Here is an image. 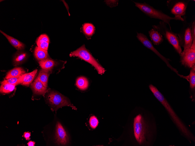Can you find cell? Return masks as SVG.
<instances>
[{
    "label": "cell",
    "mask_w": 195,
    "mask_h": 146,
    "mask_svg": "<svg viewBox=\"0 0 195 146\" xmlns=\"http://www.w3.org/2000/svg\"><path fill=\"white\" fill-rule=\"evenodd\" d=\"M150 89L155 97L165 107L173 122L182 133L189 139L194 142L193 134L180 120L162 94L155 86L152 84L149 86Z\"/></svg>",
    "instance_id": "1"
},
{
    "label": "cell",
    "mask_w": 195,
    "mask_h": 146,
    "mask_svg": "<svg viewBox=\"0 0 195 146\" xmlns=\"http://www.w3.org/2000/svg\"><path fill=\"white\" fill-rule=\"evenodd\" d=\"M133 2L136 7L149 17L161 20L168 24L170 30L171 27L170 22L171 20H181L182 22L184 20V17L179 16H175L174 17H170L161 10L154 8L145 2L140 3L134 1Z\"/></svg>",
    "instance_id": "2"
},
{
    "label": "cell",
    "mask_w": 195,
    "mask_h": 146,
    "mask_svg": "<svg viewBox=\"0 0 195 146\" xmlns=\"http://www.w3.org/2000/svg\"><path fill=\"white\" fill-rule=\"evenodd\" d=\"M167 25L166 23L161 21L158 24L153 25L152 27L164 37L180 55L182 51L177 34L168 29Z\"/></svg>",
    "instance_id": "3"
},
{
    "label": "cell",
    "mask_w": 195,
    "mask_h": 146,
    "mask_svg": "<svg viewBox=\"0 0 195 146\" xmlns=\"http://www.w3.org/2000/svg\"><path fill=\"white\" fill-rule=\"evenodd\" d=\"M69 55L70 57H78L90 64L94 67L100 74H103L105 71V69L86 48L84 45L76 50L72 52Z\"/></svg>",
    "instance_id": "4"
},
{
    "label": "cell",
    "mask_w": 195,
    "mask_h": 146,
    "mask_svg": "<svg viewBox=\"0 0 195 146\" xmlns=\"http://www.w3.org/2000/svg\"><path fill=\"white\" fill-rule=\"evenodd\" d=\"M184 20L182 21L183 26L177 35L179 38L181 46L185 50L189 48L192 44L193 38L191 32L192 22H188L185 16L184 17Z\"/></svg>",
    "instance_id": "5"
},
{
    "label": "cell",
    "mask_w": 195,
    "mask_h": 146,
    "mask_svg": "<svg viewBox=\"0 0 195 146\" xmlns=\"http://www.w3.org/2000/svg\"><path fill=\"white\" fill-rule=\"evenodd\" d=\"M47 99L55 110L64 106H69L73 109H77L66 97L58 92L54 91L51 92L47 96Z\"/></svg>",
    "instance_id": "6"
},
{
    "label": "cell",
    "mask_w": 195,
    "mask_h": 146,
    "mask_svg": "<svg viewBox=\"0 0 195 146\" xmlns=\"http://www.w3.org/2000/svg\"><path fill=\"white\" fill-rule=\"evenodd\" d=\"M133 128L136 139L140 144H142L145 140L146 128L145 122L141 115H137L134 118Z\"/></svg>",
    "instance_id": "7"
},
{
    "label": "cell",
    "mask_w": 195,
    "mask_h": 146,
    "mask_svg": "<svg viewBox=\"0 0 195 146\" xmlns=\"http://www.w3.org/2000/svg\"><path fill=\"white\" fill-rule=\"evenodd\" d=\"M189 1L186 0H168L167 1V5L172 14L175 16L181 17L185 15Z\"/></svg>",
    "instance_id": "8"
},
{
    "label": "cell",
    "mask_w": 195,
    "mask_h": 146,
    "mask_svg": "<svg viewBox=\"0 0 195 146\" xmlns=\"http://www.w3.org/2000/svg\"><path fill=\"white\" fill-rule=\"evenodd\" d=\"M180 62L182 65L189 68L195 65V41H193L191 46L182 51L180 54Z\"/></svg>",
    "instance_id": "9"
},
{
    "label": "cell",
    "mask_w": 195,
    "mask_h": 146,
    "mask_svg": "<svg viewBox=\"0 0 195 146\" xmlns=\"http://www.w3.org/2000/svg\"><path fill=\"white\" fill-rule=\"evenodd\" d=\"M136 37L138 39L143 45L152 51L155 54L159 56L166 64L167 66L170 68L172 70L175 72L178 75L181 77H183V76L179 74L178 71L175 68H173L170 64L169 59L164 57L153 46L152 42L149 40L147 36L144 34L141 33H137Z\"/></svg>",
    "instance_id": "10"
},
{
    "label": "cell",
    "mask_w": 195,
    "mask_h": 146,
    "mask_svg": "<svg viewBox=\"0 0 195 146\" xmlns=\"http://www.w3.org/2000/svg\"><path fill=\"white\" fill-rule=\"evenodd\" d=\"M55 139L56 143L59 145H66L69 142L67 133L61 124L58 122L56 126Z\"/></svg>",
    "instance_id": "11"
},
{
    "label": "cell",
    "mask_w": 195,
    "mask_h": 146,
    "mask_svg": "<svg viewBox=\"0 0 195 146\" xmlns=\"http://www.w3.org/2000/svg\"><path fill=\"white\" fill-rule=\"evenodd\" d=\"M31 86L34 93L37 94L43 95L46 91L47 88L37 78L31 84Z\"/></svg>",
    "instance_id": "12"
},
{
    "label": "cell",
    "mask_w": 195,
    "mask_h": 146,
    "mask_svg": "<svg viewBox=\"0 0 195 146\" xmlns=\"http://www.w3.org/2000/svg\"><path fill=\"white\" fill-rule=\"evenodd\" d=\"M37 71V70L36 69L31 72L23 74L21 77L20 84L29 86L34 80Z\"/></svg>",
    "instance_id": "13"
},
{
    "label": "cell",
    "mask_w": 195,
    "mask_h": 146,
    "mask_svg": "<svg viewBox=\"0 0 195 146\" xmlns=\"http://www.w3.org/2000/svg\"><path fill=\"white\" fill-rule=\"evenodd\" d=\"M149 34L151 41L154 45H159L163 41L162 35L155 29H151L149 31Z\"/></svg>",
    "instance_id": "14"
},
{
    "label": "cell",
    "mask_w": 195,
    "mask_h": 146,
    "mask_svg": "<svg viewBox=\"0 0 195 146\" xmlns=\"http://www.w3.org/2000/svg\"><path fill=\"white\" fill-rule=\"evenodd\" d=\"M0 32L6 38L10 43L17 50L20 51L25 48V45L23 43L15 38L8 35L1 30Z\"/></svg>",
    "instance_id": "15"
},
{
    "label": "cell",
    "mask_w": 195,
    "mask_h": 146,
    "mask_svg": "<svg viewBox=\"0 0 195 146\" xmlns=\"http://www.w3.org/2000/svg\"><path fill=\"white\" fill-rule=\"evenodd\" d=\"M39 63L42 69L49 71H51L56 64L55 61L48 58L40 61Z\"/></svg>",
    "instance_id": "16"
},
{
    "label": "cell",
    "mask_w": 195,
    "mask_h": 146,
    "mask_svg": "<svg viewBox=\"0 0 195 146\" xmlns=\"http://www.w3.org/2000/svg\"><path fill=\"white\" fill-rule=\"evenodd\" d=\"M25 73V71L21 67H15L7 73L5 79L19 76Z\"/></svg>",
    "instance_id": "17"
},
{
    "label": "cell",
    "mask_w": 195,
    "mask_h": 146,
    "mask_svg": "<svg viewBox=\"0 0 195 146\" xmlns=\"http://www.w3.org/2000/svg\"><path fill=\"white\" fill-rule=\"evenodd\" d=\"M34 55L36 58L39 61L46 59L48 57L47 50L42 49L38 46H36L35 48Z\"/></svg>",
    "instance_id": "18"
},
{
    "label": "cell",
    "mask_w": 195,
    "mask_h": 146,
    "mask_svg": "<svg viewBox=\"0 0 195 146\" xmlns=\"http://www.w3.org/2000/svg\"><path fill=\"white\" fill-rule=\"evenodd\" d=\"M27 57V54L25 52L19 51L17 52L13 59L14 65L16 66L22 63L26 60Z\"/></svg>",
    "instance_id": "19"
},
{
    "label": "cell",
    "mask_w": 195,
    "mask_h": 146,
    "mask_svg": "<svg viewBox=\"0 0 195 146\" xmlns=\"http://www.w3.org/2000/svg\"><path fill=\"white\" fill-rule=\"evenodd\" d=\"M49 71L42 69L40 71L37 77L46 88L47 86L48 77L50 73Z\"/></svg>",
    "instance_id": "20"
},
{
    "label": "cell",
    "mask_w": 195,
    "mask_h": 146,
    "mask_svg": "<svg viewBox=\"0 0 195 146\" xmlns=\"http://www.w3.org/2000/svg\"><path fill=\"white\" fill-rule=\"evenodd\" d=\"M84 33L88 37H91L94 34L95 28L93 24L90 23H84L82 27Z\"/></svg>",
    "instance_id": "21"
},
{
    "label": "cell",
    "mask_w": 195,
    "mask_h": 146,
    "mask_svg": "<svg viewBox=\"0 0 195 146\" xmlns=\"http://www.w3.org/2000/svg\"><path fill=\"white\" fill-rule=\"evenodd\" d=\"M76 85L80 90H84L88 87V81L86 78L83 76H81L77 79Z\"/></svg>",
    "instance_id": "22"
},
{
    "label": "cell",
    "mask_w": 195,
    "mask_h": 146,
    "mask_svg": "<svg viewBox=\"0 0 195 146\" xmlns=\"http://www.w3.org/2000/svg\"><path fill=\"white\" fill-rule=\"evenodd\" d=\"M16 85L6 82H1L0 87V93H8L12 92L15 89Z\"/></svg>",
    "instance_id": "23"
},
{
    "label": "cell",
    "mask_w": 195,
    "mask_h": 146,
    "mask_svg": "<svg viewBox=\"0 0 195 146\" xmlns=\"http://www.w3.org/2000/svg\"><path fill=\"white\" fill-rule=\"evenodd\" d=\"M188 81L190 88L193 89L195 87V65L191 68L190 73L188 76Z\"/></svg>",
    "instance_id": "24"
},
{
    "label": "cell",
    "mask_w": 195,
    "mask_h": 146,
    "mask_svg": "<svg viewBox=\"0 0 195 146\" xmlns=\"http://www.w3.org/2000/svg\"><path fill=\"white\" fill-rule=\"evenodd\" d=\"M22 75L17 77L10 78L7 79H4L2 82L16 85L20 84Z\"/></svg>",
    "instance_id": "25"
},
{
    "label": "cell",
    "mask_w": 195,
    "mask_h": 146,
    "mask_svg": "<svg viewBox=\"0 0 195 146\" xmlns=\"http://www.w3.org/2000/svg\"><path fill=\"white\" fill-rule=\"evenodd\" d=\"M89 123L90 127L93 129H95L98 126V121L95 116H92L90 118Z\"/></svg>",
    "instance_id": "26"
},
{
    "label": "cell",
    "mask_w": 195,
    "mask_h": 146,
    "mask_svg": "<svg viewBox=\"0 0 195 146\" xmlns=\"http://www.w3.org/2000/svg\"><path fill=\"white\" fill-rule=\"evenodd\" d=\"M49 42V39L48 36L46 34L41 35L37 39L36 42Z\"/></svg>",
    "instance_id": "27"
},
{
    "label": "cell",
    "mask_w": 195,
    "mask_h": 146,
    "mask_svg": "<svg viewBox=\"0 0 195 146\" xmlns=\"http://www.w3.org/2000/svg\"><path fill=\"white\" fill-rule=\"evenodd\" d=\"M36 43L38 47L43 50H48L49 44V42H36Z\"/></svg>",
    "instance_id": "28"
},
{
    "label": "cell",
    "mask_w": 195,
    "mask_h": 146,
    "mask_svg": "<svg viewBox=\"0 0 195 146\" xmlns=\"http://www.w3.org/2000/svg\"><path fill=\"white\" fill-rule=\"evenodd\" d=\"M191 32L193 38V41H195V20L192 22Z\"/></svg>",
    "instance_id": "29"
},
{
    "label": "cell",
    "mask_w": 195,
    "mask_h": 146,
    "mask_svg": "<svg viewBox=\"0 0 195 146\" xmlns=\"http://www.w3.org/2000/svg\"><path fill=\"white\" fill-rule=\"evenodd\" d=\"M30 136L31 133L28 131L25 132L22 136L25 138L26 140H29L30 139Z\"/></svg>",
    "instance_id": "30"
},
{
    "label": "cell",
    "mask_w": 195,
    "mask_h": 146,
    "mask_svg": "<svg viewBox=\"0 0 195 146\" xmlns=\"http://www.w3.org/2000/svg\"><path fill=\"white\" fill-rule=\"evenodd\" d=\"M28 146H34L35 145V142L34 141H30L27 143Z\"/></svg>",
    "instance_id": "31"
}]
</instances>
